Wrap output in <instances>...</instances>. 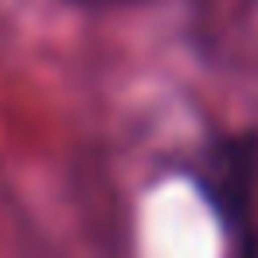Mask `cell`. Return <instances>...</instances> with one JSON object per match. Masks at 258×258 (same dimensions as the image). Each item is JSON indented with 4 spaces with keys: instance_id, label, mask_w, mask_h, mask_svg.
<instances>
[{
    "instance_id": "obj_2",
    "label": "cell",
    "mask_w": 258,
    "mask_h": 258,
    "mask_svg": "<svg viewBox=\"0 0 258 258\" xmlns=\"http://www.w3.org/2000/svg\"><path fill=\"white\" fill-rule=\"evenodd\" d=\"M82 4H124V0H82Z\"/></svg>"
},
{
    "instance_id": "obj_1",
    "label": "cell",
    "mask_w": 258,
    "mask_h": 258,
    "mask_svg": "<svg viewBox=\"0 0 258 258\" xmlns=\"http://www.w3.org/2000/svg\"><path fill=\"white\" fill-rule=\"evenodd\" d=\"M198 184L219 216L226 237L237 244V258L254 254L251 209L258 195V131H237L216 138L198 166Z\"/></svg>"
}]
</instances>
